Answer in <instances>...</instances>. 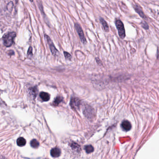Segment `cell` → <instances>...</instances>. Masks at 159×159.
<instances>
[{"label":"cell","mask_w":159,"mask_h":159,"mask_svg":"<svg viewBox=\"0 0 159 159\" xmlns=\"http://www.w3.org/2000/svg\"><path fill=\"white\" fill-rule=\"evenodd\" d=\"M75 28L76 29V31L77 33L78 34V36L79 37L80 40L81 42L83 44H86L87 43L86 39L84 36V35L83 33V30L81 26L79 24H78V23H77L75 24Z\"/></svg>","instance_id":"obj_3"},{"label":"cell","mask_w":159,"mask_h":159,"mask_svg":"<svg viewBox=\"0 0 159 159\" xmlns=\"http://www.w3.org/2000/svg\"><path fill=\"white\" fill-rule=\"evenodd\" d=\"M71 146L72 147V149L74 150H75L79 152L80 150V146L78 145V144L76 143H73L71 144Z\"/></svg>","instance_id":"obj_15"},{"label":"cell","mask_w":159,"mask_h":159,"mask_svg":"<svg viewBox=\"0 0 159 159\" xmlns=\"http://www.w3.org/2000/svg\"><path fill=\"white\" fill-rule=\"evenodd\" d=\"M30 145L33 148H37L38 146H39V142L35 139L32 140L30 142Z\"/></svg>","instance_id":"obj_13"},{"label":"cell","mask_w":159,"mask_h":159,"mask_svg":"<svg viewBox=\"0 0 159 159\" xmlns=\"http://www.w3.org/2000/svg\"><path fill=\"white\" fill-rule=\"evenodd\" d=\"M84 111V113L87 117L89 118L92 117V115L94 114V111L92 108L90 107H87Z\"/></svg>","instance_id":"obj_10"},{"label":"cell","mask_w":159,"mask_h":159,"mask_svg":"<svg viewBox=\"0 0 159 159\" xmlns=\"http://www.w3.org/2000/svg\"><path fill=\"white\" fill-rule=\"evenodd\" d=\"M121 127L124 130L128 131L131 129L132 125L130 122H129L128 120H124L121 124Z\"/></svg>","instance_id":"obj_7"},{"label":"cell","mask_w":159,"mask_h":159,"mask_svg":"<svg viewBox=\"0 0 159 159\" xmlns=\"http://www.w3.org/2000/svg\"><path fill=\"white\" fill-rule=\"evenodd\" d=\"M16 33L14 32H8L4 34L3 37V44L6 47H10L13 45L14 39L16 37Z\"/></svg>","instance_id":"obj_1"},{"label":"cell","mask_w":159,"mask_h":159,"mask_svg":"<svg viewBox=\"0 0 159 159\" xmlns=\"http://www.w3.org/2000/svg\"><path fill=\"white\" fill-rule=\"evenodd\" d=\"M141 27L143 28L144 29H146V30H148L149 29V26L148 24L146 23L145 21H142L141 22Z\"/></svg>","instance_id":"obj_17"},{"label":"cell","mask_w":159,"mask_h":159,"mask_svg":"<svg viewBox=\"0 0 159 159\" xmlns=\"http://www.w3.org/2000/svg\"><path fill=\"white\" fill-rule=\"evenodd\" d=\"M133 8H134V9L135 11L142 18L145 19V20H147V17L145 15V13H144L143 11L142 10V8H141L140 6L138 5L137 4L133 6Z\"/></svg>","instance_id":"obj_6"},{"label":"cell","mask_w":159,"mask_h":159,"mask_svg":"<svg viewBox=\"0 0 159 159\" xmlns=\"http://www.w3.org/2000/svg\"><path fill=\"white\" fill-rule=\"evenodd\" d=\"M26 143V140L23 137H20L17 140V144L20 146H24Z\"/></svg>","instance_id":"obj_12"},{"label":"cell","mask_w":159,"mask_h":159,"mask_svg":"<svg viewBox=\"0 0 159 159\" xmlns=\"http://www.w3.org/2000/svg\"><path fill=\"white\" fill-rule=\"evenodd\" d=\"M85 150L87 153H91L94 151L93 147L91 145H88L85 146Z\"/></svg>","instance_id":"obj_14"},{"label":"cell","mask_w":159,"mask_h":159,"mask_svg":"<svg viewBox=\"0 0 159 159\" xmlns=\"http://www.w3.org/2000/svg\"><path fill=\"white\" fill-rule=\"evenodd\" d=\"M115 24L117 29L118 34L121 39H123L125 38V31L124 24L122 22L120 19H116L115 21Z\"/></svg>","instance_id":"obj_2"},{"label":"cell","mask_w":159,"mask_h":159,"mask_svg":"<svg viewBox=\"0 0 159 159\" xmlns=\"http://www.w3.org/2000/svg\"><path fill=\"white\" fill-rule=\"evenodd\" d=\"M63 100V99L61 97H58L56 99H55L54 101L53 102V104L55 105H57L58 104L60 103V102H62V101Z\"/></svg>","instance_id":"obj_16"},{"label":"cell","mask_w":159,"mask_h":159,"mask_svg":"<svg viewBox=\"0 0 159 159\" xmlns=\"http://www.w3.org/2000/svg\"><path fill=\"white\" fill-rule=\"evenodd\" d=\"M63 53H64V55H65V58L66 59H67V60H71V59L72 58V56H71V55H70L69 53L66 52V51H64Z\"/></svg>","instance_id":"obj_18"},{"label":"cell","mask_w":159,"mask_h":159,"mask_svg":"<svg viewBox=\"0 0 159 159\" xmlns=\"http://www.w3.org/2000/svg\"><path fill=\"white\" fill-rule=\"evenodd\" d=\"M40 97L44 101H48L50 99V95L47 92H42L40 93Z\"/></svg>","instance_id":"obj_11"},{"label":"cell","mask_w":159,"mask_h":159,"mask_svg":"<svg viewBox=\"0 0 159 159\" xmlns=\"http://www.w3.org/2000/svg\"><path fill=\"white\" fill-rule=\"evenodd\" d=\"M50 154L53 157H58L61 154V150L60 149L57 147H55L51 149V150L50 151Z\"/></svg>","instance_id":"obj_9"},{"label":"cell","mask_w":159,"mask_h":159,"mask_svg":"<svg viewBox=\"0 0 159 159\" xmlns=\"http://www.w3.org/2000/svg\"><path fill=\"white\" fill-rule=\"evenodd\" d=\"M28 54L29 55H32V48L31 47L29 48L28 51Z\"/></svg>","instance_id":"obj_20"},{"label":"cell","mask_w":159,"mask_h":159,"mask_svg":"<svg viewBox=\"0 0 159 159\" xmlns=\"http://www.w3.org/2000/svg\"><path fill=\"white\" fill-rule=\"evenodd\" d=\"M70 105L72 108L75 110L78 109L80 107V101L77 98H73L71 99Z\"/></svg>","instance_id":"obj_5"},{"label":"cell","mask_w":159,"mask_h":159,"mask_svg":"<svg viewBox=\"0 0 159 159\" xmlns=\"http://www.w3.org/2000/svg\"><path fill=\"white\" fill-rule=\"evenodd\" d=\"M99 20H100L101 24H102L103 29H104V31L105 32H108L109 31V25L107 24V22L104 20V19L102 18V17H100L99 19Z\"/></svg>","instance_id":"obj_8"},{"label":"cell","mask_w":159,"mask_h":159,"mask_svg":"<svg viewBox=\"0 0 159 159\" xmlns=\"http://www.w3.org/2000/svg\"><path fill=\"white\" fill-rule=\"evenodd\" d=\"M45 38L47 40V42L49 44V46H50V49L51 51L52 52V55H54V56H57L58 54V53H59L58 51L57 50V49L56 48L55 45H54L53 43L51 41V40L50 38V37H49L47 35H45Z\"/></svg>","instance_id":"obj_4"},{"label":"cell","mask_w":159,"mask_h":159,"mask_svg":"<svg viewBox=\"0 0 159 159\" xmlns=\"http://www.w3.org/2000/svg\"><path fill=\"white\" fill-rule=\"evenodd\" d=\"M13 3L10 2V3H9L8 4V6H7V8H8V10H11V9H12V7H13Z\"/></svg>","instance_id":"obj_19"}]
</instances>
